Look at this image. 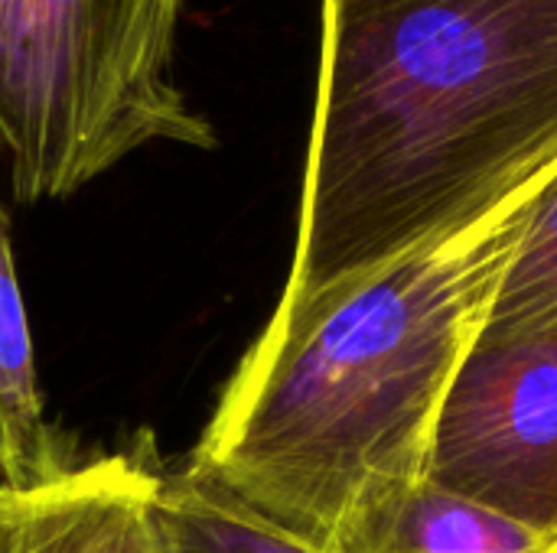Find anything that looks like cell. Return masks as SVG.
<instances>
[{
    "label": "cell",
    "instance_id": "ba28073f",
    "mask_svg": "<svg viewBox=\"0 0 557 553\" xmlns=\"http://www.w3.org/2000/svg\"><path fill=\"white\" fill-rule=\"evenodd\" d=\"M157 515L170 553H320L193 466L163 476Z\"/></svg>",
    "mask_w": 557,
    "mask_h": 553
},
{
    "label": "cell",
    "instance_id": "6da1fadb",
    "mask_svg": "<svg viewBox=\"0 0 557 553\" xmlns=\"http://www.w3.org/2000/svg\"><path fill=\"white\" fill-rule=\"evenodd\" d=\"M557 179V0H320L284 297L441 244Z\"/></svg>",
    "mask_w": 557,
    "mask_h": 553
},
{
    "label": "cell",
    "instance_id": "9c48e42d",
    "mask_svg": "<svg viewBox=\"0 0 557 553\" xmlns=\"http://www.w3.org/2000/svg\"><path fill=\"white\" fill-rule=\"evenodd\" d=\"M557 329V179L535 202L522 241L499 284L483 339Z\"/></svg>",
    "mask_w": 557,
    "mask_h": 553
},
{
    "label": "cell",
    "instance_id": "5b68a950",
    "mask_svg": "<svg viewBox=\"0 0 557 553\" xmlns=\"http://www.w3.org/2000/svg\"><path fill=\"white\" fill-rule=\"evenodd\" d=\"M160 482L131 456L69 466L36 486L0 482V553H170Z\"/></svg>",
    "mask_w": 557,
    "mask_h": 553
},
{
    "label": "cell",
    "instance_id": "52a82bcc",
    "mask_svg": "<svg viewBox=\"0 0 557 553\" xmlns=\"http://www.w3.org/2000/svg\"><path fill=\"white\" fill-rule=\"evenodd\" d=\"M0 482L36 486L69 469L42 411L23 290L16 280L10 222L0 202Z\"/></svg>",
    "mask_w": 557,
    "mask_h": 553
},
{
    "label": "cell",
    "instance_id": "277c9868",
    "mask_svg": "<svg viewBox=\"0 0 557 553\" xmlns=\"http://www.w3.org/2000/svg\"><path fill=\"white\" fill-rule=\"evenodd\" d=\"M428 479L557 538V329L480 336L441 411Z\"/></svg>",
    "mask_w": 557,
    "mask_h": 553
},
{
    "label": "cell",
    "instance_id": "3957f363",
    "mask_svg": "<svg viewBox=\"0 0 557 553\" xmlns=\"http://www.w3.org/2000/svg\"><path fill=\"white\" fill-rule=\"evenodd\" d=\"M183 0H0V150L20 202L65 199L147 143L215 147L173 81Z\"/></svg>",
    "mask_w": 557,
    "mask_h": 553
},
{
    "label": "cell",
    "instance_id": "7a4b0ae2",
    "mask_svg": "<svg viewBox=\"0 0 557 553\" xmlns=\"http://www.w3.org/2000/svg\"><path fill=\"white\" fill-rule=\"evenodd\" d=\"M545 192L330 290L281 297L189 466L313 551L346 553L431 476L447 394Z\"/></svg>",
    "mask_w": 557,
    "mask_h": 553
},
{
    "label": "cell",
    "instance_id": "30bf717a",
    "mask_svg": "<svg viewBox=\"0 0 557 553\" xmlns=\"http://www.w3.org/2000/svg\"><path fill=\"white\" fill-rule=\"evenodd\" d=\"M0 469H3V456H0Z\"/></svg>",
    "mask_w": 557,
    "mask_h": 553
},
{
    "label": "cell",
    "instance_id": "8992f818",
    "mask_svg": "<svg viewBox=\"0 0 557 553\" xmlns=\"http://www.w3.org/2000/svg\"><path fill=\"white\" fill-rule=\"evenodd\" d=\"M346 553H557V538L424 479L369 518Z\"/></svg>",
    "mask_w": 557,
    "mask_h": 553
}]
</instances>
